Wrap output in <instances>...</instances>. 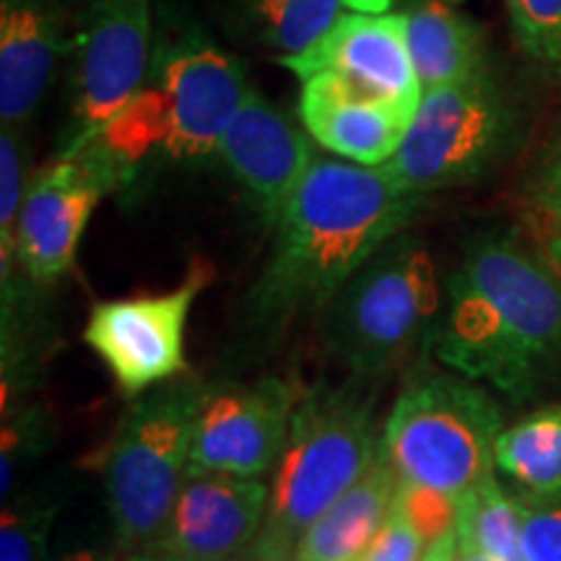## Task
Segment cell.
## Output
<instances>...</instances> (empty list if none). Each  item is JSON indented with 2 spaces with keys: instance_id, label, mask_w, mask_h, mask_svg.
I'll list each match as a JSON object with an SVG mask.
<instances>
[{
  "instance_id": "21",
  "label": "cell",
  "mask_w": 561,
  "mask_h": 561,
  "mask_svg": "<svg viewBox=\"0 0 561 561\" xmlns=\"http://www.w3.org/2000/svg\"><path fill=\"white\" fill-rule=\"evenodd\" d=\"M346 0H231L242 34L280 58L305 53L339 21Z\"/></svg>"
},
{
  "instance_id": "34",
  "label": "cell",
  "mask_w": 561,
  "mask_h": 561,
  "mask_svg": "<svg viewBox=\"0 0 561 561\" xmlns=\"http://www.w3.org/2000/svg\"><path fill=\"white\" fill-rule=\"evenodd\" d=\"M58 561H112V557H107V553L96 551V549H81V551L68 553V557H62Z\"/></svg>"
},
{
  "instance_id": "20",
  "label": "cell",
  "mask_w": 561,
  "mask_h": 561,
  "mask_svg": "<svg viewBox=\"0 0 561 561\" xmlns=\"http://www.w3.org/2000/svg\"><path fill=\"white\" fill-rule=\"evenodd\" d=\"M494 466L525 491L528 500L561 494V403L533 411L502 430Z\"/></svg>"
},
{
  "instance_id": "12",
  "label": "cell",
  "mask_w": 561,
  "mask_h": 561,
  "mask_svg": "<svg viewBox=\"0 0 561 561\" xmlns=\"http://www.w3.org/2000/svg\"><path fill=\"white\" fill-rule=\"evenodd\" d=\"M297 405V390L278 377L206 390L195 416L191 473L255 479L271 471L284 453Z\"/></svg>"
},
{
  "instance_id": "28",
  "label": "cell",
  "mask_w": 561,
  "mask_h": 561,
  "mask_svg": "<svg viewBox=\"0 0 561 561\" xmlns=\"http://www.w3.org/2000/svg\"><path fill=\"white\" fill-rule=\"evenodd\" d=\"M426 538L421 536L411 517L398 502H392V510L385 520L382 530L377 533L375 543L369 546L362 561H421L424 557Z\"/></svg>"
},
{
  "instance_id": "27",
  "label": "cell",
  "mask_w": 561,
  "mask_h": 561,
  "mask_svg": "<svg viewBox=\"0 0 561 561\" xmlns=\"http://www.w3.org/2000/svg\"><path fill=\"white\" fill-rule=\"evenodd\" d=\"M530 210L538 227L561 221V125L538 159L528 182Z\"/></svg>"
},
{
  "instance_id": "15",
  "label": "cell",
  "mask_w": 561,
  "mask_h": 561,
  "mask_svg": "<svg viewBox=\"0 0 561 561\" xmlns=\"http://www.w3.org/2000/svg\"><path fill=\"white\" fill-rule=\"evenodd\" d=\"M268 486L229 473H191L151 557L157 561H234L255 543Z\"/></svg>"
},
{
  "instance_id": "18",
  "label": "cell",
  "mask_w": 561,
  "mask_h": 561,
  "mask_svg": "<svg viewBox=\"0 0 561 561\" xmlns=\"http://www.w3.org/2000/svg\"><path fill=\"white\" fill-rule=\"evenodd\" d=\"M421 91L450 87L491 66L481 24L455 11L450 0H405L398 11Z\"/></svg>"
},
{
  "instance_id": "16",
  "label": "cell",
  "mask_w": 561,
  "mask_h": 561,
  "mask_svg": "<svg viewBox=\"0 0 561 561\" xmlns=\"http://www.w3.org/2000/svg\"><path fill=\"white\" fill-rule=\"evenodd\" d=\"M299 121L314 144L364 167H382L401 149L413 112L356 87L341 76L301 81Z\"/></svg>"
},
{
  "instance_id": "32",
  "label": "cell",
  "mask_w": 561,
  "mask_h": 561,
  "mask_svg": "<svg viewBox=\"0 0 561 561\" xmlns=\"http://www.w3.org/2000/svg\"><path fill=\"white\" fill-rule=\"evenodd\" d=\"M392 0H346L348 9L362 13H388Z\"/></svg>"
},
{
  "instance_id": "22",
  "label": "cell",
  "mask_w": 561,
  "mask_h": 561,
  "mask_svg": "<svg viewBox=\"0 0 561 561\" xmlns=\"http://www.w3.org/2000/svg\"><path fill=\"white\" fill-rule=\"evenodd\" d=\"M523 523L525 504L512 500L494 476L458 500V538L471 541L496 561H525Z\"/></svg>"
},
{
  "instance_id": "13",
  "label": "cell",
  "mask_w": 561,
  "mask_h": 561,
  "mask_svg": "<svg viewBox=\"0 0 561 561\" xmlns=\"http://www.w3.org/2000/svg\"><path fill=\"white\" fill-rule=\"evenodd\" d=\"M216 157L268 227H276L301 180L318 161L314 140L305 125L273 107L255 87H250L229 121Z\"/></svg>"
},
{
  "instance_id": "9",
  "label": "cell",
  "mask_w": 561,
  "mask_h": 561,
  "mask_svg": "<svg viewBox=\"0 0 561 561\" xmlns=\"http://www.w3.org/2000/svg\"><path fill=\"white\" fill-rule=\"evenodd\" d=\"M151 0H94L76 13L68 50V121L58 157L87 149L149 79Z\"/></svg>"
},
{
  "instance_id": "35",
  "label": "cell",
  "mask_w": 561,
  "mask_h": 561,
  "mask_svg": "<svg viewBox=\"0 0 561 561\" xmlns=\"http://www.w3.org/2000/svg\"><path fill=\"white\" fill-rule=\"evenodd\" d=\"M66 3H68V9H70V11L76 9V13H79L81 9H87L89 3H94V0H66Z\"/></svg>"
},
{
  "instance_id": "2",
  "label": "cell",
  "mask_w": 561,
  "mask_h": 561,
  "mask_svg": "<svg viewBox=\"0 0 561 561\" xmlns=\"http://www.w3.org/2000/svg\"><path fill=\"white\" fill-rule=\"evenodd\" d=\"M421 203L388 167L314 161L273 227L271 255L250 289L248 318L255 331H284L301 314L325 310L377 250L403 234Z\"/></svg>"
},
{
  "instance_id": "14",
  "label": "cell",
  "mask_w": 561,
  "mask_h": 561,
  "mask_svg": "<svg viewBox=\"0 0 561 561\" xmlns=\"http://www.w3.org/2000/svg\"><path fill=\"white\" fill-rule=\"evenodd\" d=\"M278 62L299 81L318 73L341 76L413 115L424 96L398 11L343 13L312 47Z\"/></svg>"
},
{
  "instance_id": "1",
  "label": "cell",
  "mask_w": 561,
  "mask_h": 561,
  "mask_svg": "<svg viewBox=\"0 0 561 561\" xmlns=\"http://www.w3.org/2000/svg\"><path fill=\"white\" fill-rule=\"evenodd\" d=\"M430 348L523 403L561 382V276L517 231H479L445 284Z\"/></svg>"
},
{
  "instance_id": "7",
  "label": "cell",
  "mask_w": 561,
  "mask_h": 561,
  "mask_svg": "<svg viewBox=\"0 0 561 561\" xmlns=\"http://www.w3.org/2000/svg\"><path fill=\"white\" fill-rule=\"evenodd\" d=\"M502 409L466 377H416L392 405L380 453L405 483L453 502L491 476Z\"/></svg>"
},
{
  "instance_id": "31",
  "label": "cell",
  "mask_w": 561,
  "mask_h": 561,
  "mask_svg": "<svg viewBox=\"0 0 561 561\" xmlns=\"http://www.w3.org/2000/svg\"><path fill=\"white\" fill-rule=\"evenodd\" d=\"M543 240H546V255L553 263V268L561 276V221L543 224Z\"/></svg>"
},
{
  "instance_id": "36",
  "label": "cell",
  "mask_w": 561,
  "mask_h": 561,
  "mask_svg": "<svg viewBox=\"0 0 561 561\" xmlns=\"http://www.w3.org/2000/svg\"><path fill=\"white\" fill-rule=\"evenodd\" d=\"M450 3H460V0H450Z\"/></svg>"
},
{
  "instance_id": "17",
  "label": "cell",
  "mask_w": 561,
  "mask_h": 561,
  "mask_svg": "<svg viewBox=\"0 0 561 561\" xmlns=\"http://www.w3.org/2000/svg\"><path fill=\"white\" fill-rule=\"evenodd\" d=\"M66 0H0V123L24 130L68 58Z\"/></svg>"
},
{
  "instance_id": "30",
  "label": "cell",
  "mask_w": 561,
  "mask_h": 561,
  "mask_svg": "<svg viewBox=\"0 0 561 561\" xmlns=\"http://www.w3.org/2000/svg\"><path fill=\"white\" fill-rule=\"evenodd\" d=\"M458 559V528H450L442 533L437 541L426 546L421 561H455Z\"/></svg>"
},
{
  "instance_id": "4",
  "label": "cell",
  "mask_w": 561,
  "mask_h": 561,
  "mask_svg": "<svg viewBox=\"0 0 561 561\" xmlns=\"http://www.w3.org/2000/svg\"><path fill=\"white\" fill-rule=\"evenodd\" d=\"M523 138V110L494 62L450 87L426 91L388 172L405 193L473 185L502 164Z\"/></svg>"
},
{
  "instance_id": "25",
  "label": "cell",
  "mask_w": 561,
  "mask_h": 561,
  "mask_svg": "<svg viewBox=\"0 0 561 561\" xmlns=\"http://www.w3.org/2000/svg\"><path fill=\"white\" fill-rule=\"evenodd\" d=\"M53 517V504H21L5 510L0 525V561H39Z\"/></svg>"
},
{
  "instance_id": "11",
  "label": "cell",
  "mask_w": 561,
  "mask_h": 561,
  "mask_svg": "<svg viewBox=\"0 0 561 561\" xmlns=\"http://www.w3.org/2000/svg\"><path fill=\"white\" fill-rule=\"evenodd\" d=\"M121 178L94 146L58 157L30 182L16 224L13 261L37 284H53L76 261L87 224Z\"/></svg>"
},
{
  "instance_id": "29",
  "label": "cell",
  "mask_w": 561,
  "mask_h": 561,
  "mask_svg": "<svg viewBox=\"0 0 561 561\" xmlns=\"http://www.w3.org/2000/svg\"><path fill=\"white\" fill-rule=\"evenodd\" d=\"M242 561H297L294 538L278 530L263 528L255 543L242 553Z\"/></svg>"
},
{
  "instance_id": "8",
  "label": "cell",
  "mask_w": 561,
  "mask_h": 561,
  "mask_svg": "<svg viewBox=\"0 0 561 561\" xmlns=\"http://www.w3.org/2000/svg\"><path fill=\"white\" fill-rule=\"evenodd\" d=\"M380 455L364 398L314 390L291 416L265 528L297 538L369 471Z\"/></svg>"
},
{
  "instance_id": "23",
  "label": "cell",
  "mask_w": 561,
  "mask_h": 561,
  "mask_svg": "<svg viewBox=\"0 0 561 561\" xmlns=\"http://www.w3.org/2000/svg\"><path fill=\"white\" fill-rule=\"evenodd\" d=\"M507 19L523 58L561 81V0H507Z\"/></svg>"
},
{
  "instance_id": "5",
  "label": "cell",
  "mask_w": 561,
  "mask_h": 561,
  "mask_svg": "<svg viewBox=\"0 0 561 561\" xmlns=\"http://www.w3.org/2000/svg\"><path fill=\"white\" fill-rule=\"evenodd\" d=\"M437 268L419 237H392L325 307V333L356 375H380L430 346L442 312Z\"/></svg>"
},
{
  "instance_id": "24",
  "label": "cell",
  "mask_w": 561,
  "mask_h": 561,
  "mask_svg": "<svg viewBox=\"0 0 561 561\" xmlns=\"http://www.w3.org/2000/svg\"><path fill=\"white\" fill-rule=\"evenodd\" d=\"M26 170H30V151L24 144V130L3 128L0 130V263H3V278L11 271L19 214L32 182L26 180Z\"/></svg>"
},
{
  "instance_id": "3",
  "label": "cell",
  "mask_w": 561,
  "mask_h": 561,
  "mask_svg": "<svg viewBox=\"0 0 561 561\" xmlns=\"http://www.w3.org/2000/svg\"><path fill=\"white\" fill-rule=\"evenodd\" d=\"M248 91V73L234 55L193 21L172 16L157 32L144 89L89 146L107 159L121 185L157 159L216 157L219 138Z\"/></svg>"
},
{
  "instance_id": "19",
  "label": "cell",
  "mask_w": 561,
  "mask_h": 561,
  "mask_svg": "<svg viewBox=\"0 0 561 561\" xmlns=\"http://www.w3.org/2000/svg\"><path fill=\"white\" fill-rule=\"evenodd\" d=\"M401 476L380 453L371 468L299 536L297 561H362L396 502Z\"/></svg>"
},
{
  "instance_id": "10",
  "label": "cell",
  "mask_w": 561,
  "mask_h": 561,
  "mask_svg": "<svg viewBox=\"0 0 561 561\" xmlns=\"http://www.w3.org/2000/svg\"><path fill=\"white\" fill-rule=\"evenodd\" d=\"M210 280L206 263H195L178 289L110 299L91 310L83 341L115 377L125 396H144L185 371L187 314Z\"/></svg>"
},
{
  "instance_id": "26",
  "label": "cell",
  "mask_w": 561,
  "mask_h": 561,
  "mask_svg": "<svg viewBox=\"0 0 561 561\" xmlns=\"http://www.w3.org/2000/svg\"><path fill=\"white\" fill-rule=\"evenodd\" d=\"M525 504V561H561V494Z\"/></svg>"
},
{
  "instance_id": "6",
  "label": "cell",
  "mask_w": 561,
  "mask_h": 561,
  "mask_svg": "<svg viewBox=\"0 0 561 561\" xmlns=\"http://www.w3.org/2000/svg\"><path fill=\"white\" fill-rule=\"evenodd\" d=\"M201 385H170L138 396L115 430L104 489L117 543L130 557H151L191 476Z\"/></svg>"
},
{
  "instance_id": "37",
  "label": "cell",
  "mask_w": 561,
  "mask_h": 561,
  "mask_svg": "<svg viewBox=\"0 0 561 561\" xmlns=\"http://www.w3.org/2000/svg\"><path fill=\"white\" fill-rule=\"evenodd\" d=\"M234 561H242V557H240V559H234Z\"/></svg>"
},
{
  "instance_id": "33",
  "label": "cell",
  "mask_w": 561,
  "mask_h": 561,
  "mask_svg": "<svg viewBox=\"0 0 561 561\" xmlns=\"http://www.w3.org/2000/svg\"><path fill=\"white\" fill-rule=\"evenodd\" d=\"M455 561H496V559L489 557V553H483L481 549H476L471 541H462V538H458V559Z\"/></svg>"
}]
</instances>
